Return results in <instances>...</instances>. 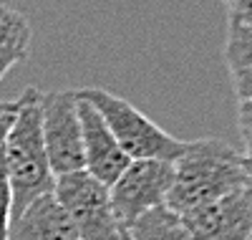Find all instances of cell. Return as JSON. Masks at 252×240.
Returning a JSON list of instances; mask_svg holds the SVG:
<instances>
[{"label":"cell","instance_id":"19","mask_svg":"<svg viewBox=\"0 0 252 240\" xmlns=\"http://www.w3.org/2000/svg\"><path fill=\"white\" fill-rule=\"evenodd\" d=\"M250 240H252V238H250Z\"/></svg>","mask_w":252,"mask_h":240},{"label":"cell","instance_id":"11","mask_svg":"<svg viewBox=\"0 0 252 240\" xmlns=\"http://www.w3.org/2000/svg\"><path fill=\"white\" fill-rule=\"evenodd\" d=\"M31 38L33 31L28 18L20 10L0 3V81L5 79V74L15 63H20L28 56Z\"/></svg>","mask_w":252,"mask_h":240},{"label":"cell","instance_id":"9","mask_svg":"<svg viewBox=\"0 0 252 240\" xmlns=\"http://www.w3.org/2000/svg\"><path fill=\"white\" fill-rule=\"evenodd\" d=\"M8 240H81V235L51 192L13 217Z\"/></svg>","mask_w":252,"mask_h":240},{"label":"cell","instance_id":"16","mask_svg":"<svg viewBox=\"0 0 252 240\" xmlns=\"http://www.w3.org/2000/svg\"><path fill=\"white\" fill-rule=\"evenodd\" d=\"M247 169H250V177H252V162H247Z\"/></svg>","mask_w":252,"mask_h":240},{"label":"cell","instance_id":"14","mask_svg":"<svg viewBox=\"0 0 252 240\" xmlns=\"http://www.w3.org/2000/svg\"><path fill=\"white\" fill-rule=\"evenodd\" d=\"M237 129L242 137V147H245V160L252 162V99L240 101L237 106Z\"/></svg>","mask_w":252,"mask_h":240},{"label":"cell","instance_id":"6","mask_svg":"<svg viewBox=\"0 0 252 240\" xmlns=\"http://www.w3.org/2000/svg\"><path fill=\"white\" fill-rule=\"evenodd\" d=\"M43 144L56 180L86 169L76 91L43 94Z\"/></svg>","mask_w":252,"mask_h":240},{"label":"cell","instance_id":"18","mask_svg":"<svg viewBox=\"0 0 252 240\" xmlns=\"http://www.w3.org/2000/svg\"><path fill=\"white\" fill-rule=\"evenodd\" d=\"M124 240H129V238H126V235H124Z\"/></svg>","mask_w":252,"mask_h":240},{"label":"cell","instance_id":"17","mask_svg":"<svg viewBox=\"0 0 252 240\" xmlns=\"http://www.w3.org/2000/svg\"><path fill=\"white\" fill-rule=\"evenodd\" d=\"M250 195H252V177H250Z\"/></svg>","mask_w":252,"mask_h":240},{"label":"cell","instance_id":"8","mask_svg":"<svg viewBox=\"0 0 252 240\" xmlns=\"http://www.w3.org/2000/svg\"><path fill=\"white\" fill-rule=\"evenodd\" d=\"M78 117H81V134H83V160H86V172L106 187H111L121 172L129 167V157L124 155V149L114 139L111 129L106 126L103 117L96 109L83 101L78 94Z\"/></svg>","mask_w":252,"mask_h":240},{"label":"cell","instance_id":"10","mask_svg":"<svg viewBox=\"0 0 252 240\" xmlns=\"http://www.w3.org/2000/svg\"><path fill=\"white\" fill-rule=\"evenodd\" d=\"M224 63H227L235 96L240 101L252 99V31L232 15H227Z\"/></svg>","mask_w":252,"mask_h":240},{"label":"cell","instance_id":"5","mask_svg":"<svg viewBox=\"0 0 252 240\" xmlns=\"http://www.w3.org/2000/svg\"><path fill=\"white\" fill-rule=\"evenodd\" d=\"M174 180V162L136 160L129 162L121 177L109 187L114 215L126 233L141 215L166 205Z\"/></svg>","mask_w":252,"mask_h":240},{"label":"cell","instance_id":"3","mask_svg":"<svg viewBox=\"0 0 252 240\" xmlns=\"http://www.w3.org/2000/svg\"><path fill=\"white\" fill-rule=\"evenodd\" d=\"M76 94L89 101L96 112L103 117L106 126L111 129L114 139L124 149V155L131 162L136 160H159V162H177L189 142L172 137L159 124H154L144 112L101 86H86L76 89Z\"/></svg>","mask_w":252,"mask_h":240},{"label":"cell","instance_id":"13","mask_svg":"<svg viewBox=\"0 0 252 240\" xmlns=\"http://www.w3.org/2000/svg\"><path fill=\"white\" fill-rule=\"evenodd\" d=\"M18 109L15 101H0V240H8L10 220H13V192L8 180V167H5V134L13 124Z\"/></svg>","mask_w":252,"mask_h":240},{"label":"cell","instance_id":"7","mask_svg":"<svg viewBox=\"0 0 252 240\" xmlns=\"http://www.w3.org/2000/svg\"><path fill=\"white\" fill-rule=\"evenodd\" d=\"M182 220L192 240H250L252 238L250 187L187 212L182 215Z\"/></svg>","mask_w":252,"mask_h":240},{"label":"cell","instance_id":"2","mask_svg":"<svg viewBox=\"0 0 252 240\" xmlns=\"http://www.w3.org/2000/svg\"><path fill=\"white\" fill-rule=\"evenodd\" d=\"M5 167L13 192V217L53 192L56 177L43 144V94L35 86L18 96L13 124L5 134Z\"/></svg>","mask_w":252,"mask_h":240},{"label":"cell","instance_id":"12","mask_svg":"<svg viewBox=\"0 0 252 240\" xmlns=\"http://www.w3.org/2000/svg\"><path fill=\"white\" fill-rule=\"evenodd\" d=\"M129 240H192L182 215L169 207H157L152 212L141 215L139 220L126 230Z\"/></svg>","mask_w":252,"mask_h":240},{"label":"cell","instance_id":"15","mask_svg":"<svg viewBox=\"0 0 252 240\" xmlns=\"http://www.w3.org/2000/svg\"><path fill=\"white\" fill-rule=\"evenodd\" d=\"M227 5V15L237 18L242 26L252 31V0H222Z\"/></svg>","mask_w":252,"mask_h":240},{"label":"cell","instance_id":"4","mask_svg":"<svg viewBox=\"0 0 252 240\" xmlns=\"http://www.w3.org/2000/svg\"><path fill=\"white\" fill-rule=\"evenodd\" d=\"M58 205L66 210L81 240H124V230L114 215L111 192L86 169L63 174L53 185Z\"/></svg>","mask_w":252,"mask_h":240},{"label":"cell","instance_id":"1","mask_svg":"<svg viewBox=\"0 0 252 240\" xmlns=\"http://www.w3.org/2000/svg\"><path fill=\"white\" fill-rule=\"evenodd\" d=\"M250 187V169L242 152L222 139L189 142L174 162V180L166 207L187 215L227 195Z\"/></svg>","mask_w":252,"mask_h":240}]
</instances>
